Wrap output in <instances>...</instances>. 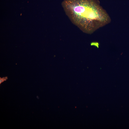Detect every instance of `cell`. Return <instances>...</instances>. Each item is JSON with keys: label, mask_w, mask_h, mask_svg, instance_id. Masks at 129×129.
I'll return each mask as SVG.
<instances>
[{"label": "cell", "mask_w": 129, "mask_h": 129, "mask_svg": "<svg viewBox=\"0 0 129 129\" xmlns=\"http://www.w3.org/2000/svg\"><path fill=\"white\" fill-rule=\"evenodd\" d=\"M61 5L71 22L86 33H92L111 21L98 0H64Z\"/></svg>", "instance_id": "1"}, {"label": "cell", "mask_w": 129, "mask_h": 129, "mask_svg": "<svg viewBox=\"0 0 129 129\" xmlns=\"http://www.w3.org/2000/svg\"><path fill=\"white\" fill-rule=\"evenodd\" d=\"M8 79V77L6 76L3 78L0 77V84L2 82L4 81H6Z\"/></svg>", "instance_id": "2"}, {"label": "cell", "mask_w": 129, "mask_h": 129, "mask_svg": "<svg viewBox=\"0 0 129 129\" xmlns=\"http://www.w3.org/2000/svg\"><path fill=\"white\" fill-rule=\"evenodd\" d=\"M91 45L97 47V48H98L99 45V43L97 42H92L91 43Z\"/></svg>", "instance_id": "3"}]
</instances>
